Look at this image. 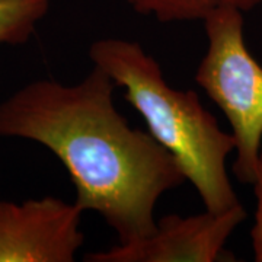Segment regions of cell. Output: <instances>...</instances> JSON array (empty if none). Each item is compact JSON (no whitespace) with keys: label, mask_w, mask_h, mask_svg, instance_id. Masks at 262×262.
Here are the masks:
<instances>
[{"label":"cell","mask_w":262,"mask_h":262,"mask_svg":"<svg viewBox=\"0 0 262 262\" xmlns=\"http://www.w3.org/2000/svg\"><path fill=\"white\" fill-rule=\"evenodd\" d=\"M115 88L96 66L75 84L29 82L0 102V137L50 150L70 175L76 206L98 213L127 244L153 232L160 196L187 178L149 131L118 113Z\"/></svg>","instance_id":"6da1fadb"},{"label":"cell","mask_w":262,"mask_h":262,"mask_svg":"<svg viewBox=\"0 0 262 262\" xmlns=\"http://www.w3.org/2000/svg\"><path fill=\"white\" fill-rule=\"evenodd\" d=\"M89 57L121 88L153 139L175 158L206 210L222 213L241 203L226 166L234 151L233 136L220 128L196 92L172 88L158 60L134 41L98 39Z\"/></svg>","instance_id":"7a4b0ae2"},{"label":"cell","mask_w":262,"mask_h":262,"mask_svg":"<svg viewBox=\"0 0 262 262\" xmlns=\"http://www.w3.org/2000/svg\"><path fill=\"white\" fill-rule=\"evenodd\" d=\"M203 22L207 50L194 79L225 114L234 139V177L251 185L262 150V66L246 46L242 10L217 9Z\"/></svg>","instance_id":"3957f363"},{"label":"cell","mask_w":262,"mask_h":262,"mask_svg":"<svg viewBox=\"0 0 262 262\" xmlns=\"http://www.w3.org/2000/svg\"><path fill=\"white\" fill-rule=\"evenodd\" d=\"M239 203L222 213L182 217L168 214L156 220L153 232L141 239L114 245L106 251L89 252L86 262H219L233 261L226 249L236 227L246 220Z\"/></svg>","instance_id":"277c9868"},{"label":"cell","mask_w":262,"mask_h":262,"mask_svg":"<svg viewBox=\"0 0 262 262\" xmlns=\"http://www.w3.org/2000/svg\"><path fill=\"white\" fill-rule=\"evenodd\" d=\"M84 211L57 196L0 200V262H73Z\"/></svg>","instance_id":"5b68a950"},{"label":"cell","mask_w":262,"mask_h":262,"mask_svg":"<svg viewBox=\"0 0 262 262\" xmlns=\"http://www.w3.org/2000/svg\"><path fill=\"white\" fill-rule=\"evenodd\" d=\"M131 9L144 16H153L162 24L203 20L211 12L223 8L249 12L262 0H124Z\"/></svg>","instance_id":"8992f818"},{"label":"cell","mask_w":262,"mask_h":262,"mask_svg":"<svg viewBox=\"0 0 262 262\" xmlns=\"http://www.w3.org/2000/svg\"><path fill=\"white\" fill-rule=\"evenodd\" d=\"M50 10V0H0V46H24Z\"/></svg>","instance_id":"52a82bcc"},{"label":"cell","mask_w":262,"mask_h":262,"mask_svg":"<svg viewBox=\"0 0 262 262\" xmlns=\"http://www.w3.org/2000/svg\"><path fill=\"white\" fill-rule=\"evenodd\" d=\"M251 185L255 196L253 223L251 227V245H252L253 259L256 262H262V150Z\"/></svg>","instance_id":"ba28073f"}]
</instances>
